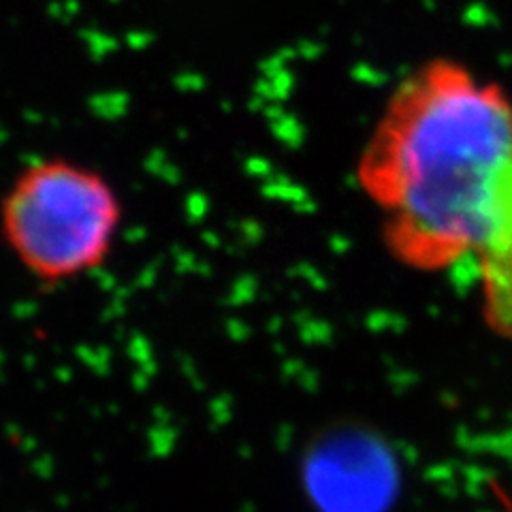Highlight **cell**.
Listing matches in <instances>:
<instances>
[{
	"instance_id": "cell-1",
	"label": "cell",
	"mask_w": 512,
	"mask_h": 512,
	"mask_svg": "<svg viewBox=\"0 0 512 512\" xmlns=\"http://www.w3.org/2000/svg\"><path fill=\"white\" fill-rule=\"evenodd\" d=\"M357 180L395 261L476 267L480 314L512 342V101L466 64L434 58L384 103Z\"/></svg>"
},
{
	"instance_id": "cell-2",
	"label": "cell",
	"mask_w": 512,
	"mask_h": 512,
	"mask_svg": "<svg viewBox=\"0 0 512 512\" xmlns=\"http://www.w3.org/2000/svg\"><path fill=\"white\" fill-rule=\"evenodd\" d=\"M120 229L114 184L77 160H35L0 199V237L41 284L73 282L105 265Z\"/></svg>"
}]
</instances>
